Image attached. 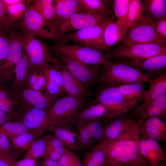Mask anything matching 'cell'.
I'll list each match as a JSON object with an SVG mask.
<instances>
[{
  "mask_svg": "<svg viewBox=\"0 0 166 166\" xmlns=\"http://www.w3.org/2000/svg\"><path fill=\"white\" fill-rule=\"evenodd\" d=\"M9 45L8 33L0 25V69L4 63L7 57Z\"/></svg>",
  "mask_w": 166,
  "mask_h": 166,
  "instance_id": "b9f144b4",
  "label": "cell"
},
{
  "mask_svg": "<svg viewBox=\"0 0 166 166\" xmlns=\"http://www.w3.org/2000/svg\"><path fill=\"white\" fill-rule=\"evenodd\" d=\"M60 165L58 161L48 158H43L41 162V166H58Z\"/></svg>",
  "mask_w": 166,
  "mask_h": 166,
  "instance_id": "f907efd6",
  "label": "cell"
},
{
  "mask_svg": "<svg viewBox=\"0 0 166 166\" xmlns=\"http://www.w3.org/2000/svg\"><path fill=\"white\" fill-rule=\"evenodd\" d=\"M14 95L21 107L35 108L47 111L55 101L61 97L27 89Z\"/></svg>",
  "mask_w": 166,
  "mask_h": 166,
  "instance_id": "9a60e30c",
  "label": "cell"
},
{
  "mask_svg": "<svg viewBox=\"0 0 166 166\" xmlns=\"http://www.w3.org/2000/svg\"><path fill=\"white\" fill-rule=\"evenodd\" d=\"M54 0H30L32 7L53 24L54 22Z\"/></svg>",
  "mask_w": 166,
  "mask_h": 166,
  "instance_id": "d590c367",
  "label": "cell"
},
{
  "mask_svg": "<svg viewBox=\"0 0 166 166\" xmlns=\"http://www.w3.org/2000/svg\"><path fill=\"white\" fill-rule=\"evenodd\" d=\"M9 45L5 62L0 69V86L8 88L13 79L14 69L24 51V38L21 32L12 27L7 30Z\"/></svg>",
  "mask_w": 166,
  "mask_h": 166,
  "instance_id": "8992f818",
  "label": "cell"
},
{
  "mask_svg": "<svg viewBox=\"0 0 166 166\" xmlns=\"http://www.w3.org/2000/svg\"><path fill=\"white\" fill-rule=\"evenodd\" d=\"M149 88L143 102L139 107H142L160 96L166 94V70L149 82Z\"/></svg>",
  "mask_w": 166,
  "mask_h": 166,
  "instance_id": "f1b7e54d",
  "label": "cell"
},
{
  "mask_svg": "<svg viewBox=\"0 0 166 166\" xmlns=\"http://www.w3.org/2000/svg\"><path fill=\"white\" fill-rule=\"evenodd\" d=\"M111 14H88L75 13L56 27L62 35L71 32L94 26L108 20Z\"/></svg>",
  "mask_w": 166,
  "mask_h": 166,
  "instance_id": "4fadbf2b",
  "label": "cell"
},
{
  "mask_svg": "<svg viewBox=\"0 0 166 166\" xmlns=\"http://www.w3.org/2000/svg\"><path fill=\"white\" fill-rule=\"evenodd\" d=\"M61 166L60 165H59V166Z\"/></svg>",
  "mask_w": 166,
  "mask_h": 166,
  "instance_id": "680465c9",
  "label": "cell"
},
{
  "mask_svg": "<svg viewBox=\"0 0 166 166\" xmlns=\"http://www.w3.org/2000/svg\"><path fill=\"white\" fill-rule=\"evenodd\" d=\"M27 1V0H22L20 2L7 7L6 13L8 21L7 30L14 23L23 18L26 11Z\"/></svg>",
  "mask_w": 166,
  "mask_h": 166,
  "instance_id": "e575fe53",
  "label": "cell"
},
{
  "mask_svg": "<svg viewBox=\"0 0 166 166\" xmlns=\"http://www.w3.org/2000/svg\"><path fill=\"white\" fill-rule=\"evenodd\" d=\"M144 84L134 82L117 86L125 99L139 103L144 100L147 93Z\"/></svg>",
  "mask_w": 166,
  "mask_h": 166,
  "instance_id": "f546056e",
  "label": "cell"
},
{
  "mask_svg": "<svg viewBox=\"0 0 166 166\" xmlns=\"http://www.w3.org/2000/svg\"><path fill=\"white\" fill-rule=\"evenodd\" d=\"M85 103L83 98L68 95L59 97L48 111L50 121L49 128L74 125L75 117Z\"/></svg>",
  "mask_w": 166,
  "mask_h": 166,
  "instance_id": "277c9868",
  "label": "cell"
},
{
  "mask_svg": "<svg viewBox=\"0 0 166 166\" xmlns=\"http://www.w3.org/2000/svg\"><path fill=\"white\" fill-rule=\"evenodd\" d=\"M140 138L157 141L166 140V123L158 117L143 120L140 130Z\"/></svg>",
  "mask_w": 166,
  "mask_h": 166,
  "instance_id": "7402d4cb",
  "label": "cell"
},
{
  "mask_svg": "<svg viewBox=\"0 0 166 166\" xmlns=\"http://www.w3.org/2000/svg\"><path fill=\"white\" fill-rule=\"evenodd\" d=\"M152 22L158 36L166 41V17L160 20H156L152 18Z\"/></svg>",
  "mask_w": 166,
  "mask_h": 166,
  "instance_id": "ee69618b",
  "label": "cell"
},
{
  "mask_svg": "<svg viewBox=\"0 0 166 166\" xmlns=\"http://www.w3.org/2000/svg\"><path fill=\"white\" fill-rule=\"evenodd\" d=\"M48 135L35 140L27 149L25 158L36 160L42 157L45 152Z\"/></svg>",
  "mask_w": 166,
  "mask_h": 166,
  "instance_id": "ab89813d",
  "label": "cell"
},
{
  "mask_svg": "<svg viewBox=\"0 0 166 166\" xmlns=\"http://www.w3.org/2000/svg\"><path fill=\"white\" fill-rule=\"evenodd\" d=\"M53 53L71 73L85 85L91 84L95 80L99 72L98 65H88L62 54Z\"/></svg>",
  "mask_w": 166,
  "mask_h": 166,
  "instance_id": "5bb4252c",
  "label": "cell"
},
{
  "mask_svg": "<svg viewBox=\"0 0 166 166\" xmlns=\"http://www.w3.org/2000/svg\"><path fill=\"white\" fill-rule=\"evenodd\" d=\"M64 146L62 142L54 135H48L44 153Z\"/></svg>",
  "mask_w": 166,
  "mask_h": 166,
  "instance_id": "f6af8a7d",
  "label": "cell"
},
{
  "mask_svg": "<svg viewBox=\"0 0 166 166\" xmlns=\"http://www.w3.org/2000/svg\"><path fill=\"white\" fill-rule=\"evenodd\" d=\"M116 17L113 15L106 21L97 25L67 33L63 35L65 40L78 44L105 51L103 34L107 26L114 21Z\"/></svg>",
  "mask_w": 166,
  "mask_h": 166,
  "instance_id": "9c48e42d",
  "label": "cell"
},
{
  "mask_svg": "<svg viewBox=\"0 0 166 166\" xmlns=\"http://www.w3.org/2000/svg\"><path fill=\"white\" fill-rule=\"evenodd\" d=\"M127 31V26L119 19L108 24L105 29L103 34L105 51L110 54V47L121 41Z\"/></svg>",
  "mask_w": 166,
  "mask_h": 166,
  "instance_id": "484cf974",
  "label": "cell"
},
{
  "mask_svg": "<svg viewBox=\"0 0 166 166\" xmlns=\"http://www.w3.org/2000/svg\"><path fill=\"white\" fill-rule=\"evenodd\" d=\"M30 132H31L24 125L17 121L8 122L0 126V133L3 134L9 140Z\"/></svg>",
  "mask_w": 166,
  "mask_h": 166,
  "instance_id": "8d00e7d4",
  "label": "cell"
},
{
  "mask_svg": "<svg viewBox=\"0 0 166 166\" xmlns=\"http://www.w3.org/2000/svg\"><path fill=\"white\" fill-rule=\"evenodd\" d=\"M143 120L113 140L101 142L105 150L107 166H146L148 164L141 155L139 142Z\"/></svg>",
  "mask_w": 166,
  "mask_h": 166,
  "instance_id": "6da1fadb",
  "label": "cell"
},
{
  "mask_svg": "<svg viewBox=\"0 0 166 166\" xmlns=\"http://www.w3.org/2000/svg\"><path fill=\"white\" fill-rule=\"evenodd\" d=\"M22 0H2L3 3L6 8L11 5L16 3H18L21 1Z\"/></svg>",
  "mask_w": 166,
  "mask_h": 166,
  "instance_id": "db71d44e",
  "label": "cell"
},
{
  "mask_svg": "<svg viewBox=\"0 0 166 166\" xmlns=\"http://www.w3.org/2000/svg\"><path fill=\"white\" fill-rule=\"evenodd\" d=\"M103 64V69L98 80L111 85L118 86L134 82H149L154 77L122 61H113L108 59Z\"/></svg>",
  "mask_w": 166,
  "mask_h": 166,
  "instance_id": "3957f363",
  "label": "cell"
},
{
  "mask_svg": "<svg viewBox=\"0 0 166 166\" xmlns=\"http://www.w3.org/2000/svg\"><path fill=\"white\" fill-rule=\"evenodd\" d=\"M139 144L140 153L148 164H157L165 159V153L157 141L140 138Z\"/></svg>",
  "mask_w": 166,
  "mask_h": 166,
  "instance_id": "603a6c76",
  "label": "cell"
},
{
  "mask_svg": "<svg viewBox=\"0 0 166 166\" xmlns=\"http://www.w3.org/2000/svg\"><path fill=\"white\" fill-rule=\"evenodd\" d=\"M8 158H11V157L8 155H7L4 154L0 152V160Z\"/></svg>",
  "mask_w": 166,
  "mask_h": 166,
  "instance_id": "11a10c76",
  "label": "cell"
},
{
  "mask_svg": "<svg viewBox=\"0 0 166 166\" xmlns=\"http://www.w3.org/2000/svg\"><path fill=\"white\" fill-rule=\"evenodd\" d=\"M15 160L11 158L0 160V166H14Z\"/></svg>",
  "mask_w": 166,
  "mask_h": 166,
  "instance_id": "816d5d0a",
  "label": "cell"
},
{
  "mask_svg": "<svg viewBox=\"0 0 166 166\" xmlns=\"http://www.w3.org/2000/svg\"><path fill=\"white\" fill-rule=\"evenodd\" d=\"M64 145L69 149L73 151L80 149L81 142L77 132L75 131L71 126L67 125L55 126L49 128Z\"/></svg>",
  "mask_w": 166,
  "mask_h": 166,
  "instance_id": "4316f807",
  "label": "cell"
},
{
  "mask_svg": "<svg viewBox=\"0 0 166 166\" xmlns=\"http://www.w3.org/2000/svg\"><path fill=\"white\" fill-rule=\"evenodd\" d=\"M132 116L142 120L158 117L162 120L166 117V94L162 95L142 107H136Z\"/></svg>",
  "mask_w": 166,
  "mask_h": 166,
  "instance_id": "ffe728a7",
  "label": "cell"
},
{
  "mask_svg": "<svg viewBox=\"0 0 166 166\" xmlns=\"http://www.w3.org/2000/svg\"><path fill=\"white\" fill-rule=\"evenodd\" d=\"M29 57L24 50L21 59L14 69V77L8 89L15 95L25 89L31 72Z\"/></svg>",
  "mask_w": 166,
  "mask_h": 166,
  "instance_id": "ac0fdd59",
  "label": "cell"
},
{
  "mask_svg": "<svg viewBox=\"0 0 166 166\" xmlns=\"http://www.w3.org/2000/svg\"><path fill=\"white\" fill-rule=\"evenodd\" d=\"M48 46L50 51L62 54L90 66L103 64L111 57L109 54L100 50L78 44L57 42Z\"/></svg>",
  "mask_w": 166,
  "mask_h": 166,
  "instance_id": "5b68a950",
  "label": "cell"
},
{
  "mask_svg": "<svg viewBox=\"0 0 166 166\" xmlns=\"http://www.w3.org/2000/svg\"><path fill=\"white\" fill-rule=\"evenodd\" d=\"M77 166H83L81 164L78 165Z\"/></svg>",
  "mask_w": 166,
  "mask_h": 166,
  "instance_id": "6f0895ef",
  "label": "cell"
},
{
  "mask_svg": "<svg viewBox=\"0 0 166 166\" xmlns=\"http://www.w3.org/2000/svg\"><path fill=\"white\" fill-rule=\"evenodd\" d=\"M84 13L88 14H111L110 9L99 0H79Z\"/></svg>",
  "mask_w": 166,
  "mask_h": 166,
  "instance_id": "74e56055",
  "label": "cell"
},
{
  "mask_svg": "<svg viewBox=\"0 0 166 166\" xmlns=\"http://www.w3.org/2000/svg\"><path fill=\"white\" fill-rule=\"evenodd\" d=\"M95 102L94 104L80 110L77 114L74 125L83 124L103 117H115L113 113L102 104Z\"/></svg>",
  "mask_w": 166,
  "mask_h": 166,
  "instance_id": "83f0119b",
  "label": "cell"
},
{
  "mask_svg": "<svg viewBox=\"0 0 166 166\" xmlns=\"http://www.w3.org/2000/svg\"><path fill=\"white\" fill-rule=\"evenodd\" d=\"M81 164L77 156L64 166H77Z\"/></svg>",
  "mask_w": 166,
  "mask_h": 166,
  "instance_id": "f5cc1de1",
  "label": "cell"
},
{
  "mask_svg": "<svg viewBox=\"0 0 166 166\" xmlns=\"http://www.w3.org/2000/svg\"><path fill=\"white\" fill-rule=\"evenodd\" d=\"M143 13L141 0H131L128 15V30H130L144 21V15Z\"/></svg>",
  "mask_w": 166,
  "mask_h": 166,
  "instance_id": "d6a6232c",
  "label": "cell"
},
{
  "mask_svg": "<svg viewBox=\"0 0 166 166\" xmlns=\"http://www.w3.org/2000/svg\"><path fill=\"white\" fill-rule=\"evenodd\" d=\"M56 68L62 74L64 87L68 95L84 98L87 91L86 85L74 77L61 62Z\"/></svg>",
  "mask_w": 166,
  "mask_h": 166,
  "instance_id": "d4e9b609",
  "label": "cell"
},
{
  "mask_svg": "<svg viewBox=\"0 0 166 166\" xmlns=\"http://www.w3.org/2000/svg\"><path fill=\"white\" fill-rule=\"evenodd\" d=\"M166 53V46L155 44H137L123 48H115L110 58L118 61H142L149 57Z\"/></svg>",
  "mask_w": 166,
  "mask_h": 166,
  "instance_id": "8fae6325",
  "label": "cell"
},
{
  "mask_svg": "<svg viewBox=\"0 0 166 166\" xmlns=\"http://www.w3.org/2000/svg\"><path fill=\"white\" fill-rule=\"evenodd\" d=\"M41 67L46 81L44 93L61 97L67 94L64 87L61 72L50 64L45 63Z\"/></svg>",
  "mask_w": 166,
  "mask_h": 166,
  "instance_id": "d6986e66",
  "label": "cell"
},
{
  "mask_svg": "<svg viewBox=\"0 0 166 166\" xmlns=\"http://www.w3.org/2000/svg\"><path fill=\"white\" fill-rule=\"evenodd\" d=\"M105 166H107V165Z\"/></svg>",
  "mask_w": 166,
  "mask_h": 166,
  "instance_id": "91938a15",
  "label": "cell"
},
{
  "mask_svg": "<svg viewBox=\"0 0 166 166\" xmlns=\"http://www.w3.org/2000/svg\"><path fill=\"white\" fill-rule=\"evenodd\" d=\"M14 149H15L12 146L9 139L3 134L0 133V152L15 160L18 157L19 154Z\"/></svg>",
  "mask_w": 166,
  "mask_h": 166,
  "instance_id": "7bdbcfd3",
  "label": "cell"
},
{
  "mask_svg": "<svg viewBox=\"0 0 166 166\" xmlns=\"http://www.w3.org/2000/svg\"><path fill=\"white\" fill-rule=\"evenodd\" d=\"M145 15L156 20L166 17V0L141 1Z\"/></svg>",
  "mask_w": 166,
  "mask_h": 166,
  "instance_id": "4dcf8cb0",
  "label": "cell"
},
{
  "mask_svg": "<svg viewBox=\"0 0 166 166\" xmlns=\"http://www.w3.org/2000/svg\"><path fill=\"white\" fill-rule=\"evenodd\" d=\"M144 15V21L129 30L116 48H126L137 44H155L166 46V41L161 38L156 32L152 18Z\"/></svg>",
  "mask_w": 166,
  "mask_h": 166,
  "instance_id": "52a82bcc",
  "label": "cell"
},
{
  "mask_svg": "<svg viewBox=\"0 0 166 166\" xmlns=\"http://www.w3.org/2000/svg\"><path fill=\"white\" fill-rule=\"evenodd\" d=\"M30 0H27L26 9L23 18L10 27L17 28L21 32L51 40L56 42L67 43L53 24L44 18L32 6Z\"/></svg>",
  "mask_w": 166,
  "mask_h": 166,
  "instance_id": "7a4b0ae2",
  "label": "cell"
},
{
  "mask_svg": "<svg viewBox=\"0 0 166 166\" xmlns=\"http://www.w3.org/2000/svg\"><path fill=\"white\" fill-rule=\"evenodd\" d=\"M109 121L103 126V140H113L119 137L138 121L131 117L121 115Z\"/></svg>",
  "mask_w": 166,
  "mask_h": 166,
  "instance_id": "44dd1931",
  "label": "cell"
},
{
  "mask_svg": "<svg viewBox=\"0 0 166 166\" xmlns=\"http://www.w3.org/2000/svg\"><path fill=\"white\" fill-rule=\"evenodd\" d=\"M46 81L41 67L31 69L28 83L25 89L43 93L45 92Z\"/></svg>",
  "mask_w": 166,
  "mask_h": 166,
  "instance_id": "836d02e7",
  "label": "cell"
},
{
  "mask_svg": "<svg viewBox=\"0 0 166 166\" xmlns=\"http://www.w3.org/2000/svg\"><path fill=\"white\" fill-rule=\"evenodd\" d=\"M66 147L64 146L45 153L43 158H48L58 161L63 154Z\"/></svg>",
  "mask_w": 166,
  "mask_h": 166,
  "instance_id": "bcb514c9",
  "label": "cell"
},
{
  "mask_svg": "<svg viewBox=\"0 0 166 166\" xmlns=\"http://www.w3.org/2000/svg\"><path fill=\"white\" fill-rule=\"evenodd\" d=\"M146 166H166V164L165 163H162V162H161L159 164L155 165L148 164Z\"/></svg>",
  "mask_w": 166,
  "mask_h": 166,
  "instance_id": "9f6ffc18",
  "label": "cell"
},
{
  "mask_svg": "<svg viewBox=\"0 0 166 166\" xmlns=\"http://www.w3.org/2000/svg\"><path fill=\"white\" fill-rule=\"evenodd\" d=\"M85 155L83 166H105L106 156L105 149L101 141L93 146Z\"/></svg>",
  "mask_w": 166,
  "mask_h": 166,
  "instance_id": "1f68e13d",
  "label": "cell"
},
{
  "mask_svg": "<svg viewBox=\"0 0 166 166\" xmlns=\"http://www.w3.org/2000/svg\"><path fill=\"white\" fill-rule=\"evenodd\" d=\"M6 9L2 0H0V25L3 26L6 31L7 29L8 22Z\"/></svg>",
  "mask_w": 166,
  "mask_h": 166,
  "instance_id": "c3c4849f",
  "label": "cell"
},
{
  "mask_svg": "<svg viewBox=\"0 0 166 166\" xmlns=\"http://www.w3.org/2000/svg\"><path fill=\"white\" fill-rule=\"evenodd\" d=\"M131 0L113 1V7L116 17L120 19L127 27L128 15Z\"/></svg>",
  "mask_w": 166,
  "mask_h": 166,
  "instance_id": "60d3db41",
  "label": "cell"
},
{
  "mask_svg": "<svg viewBox=\"0 0 166 166\" xmlns=\"http://www.w3.org/2000/svg\"><path fill=\"white\" fill-rule=\"evenodd\" d=\"M76 156V155L66 147L63 154L58 161L61 166H64Z\"/></svg>",
  "mask_w": 166,
  "mask_h": 166,
  "instance_id": "7dc6e473",
  "label": "cell"
},
{
  "mask_svg": "<svg viewBox=\"0 0 166 166\" xmlns=\"http://www.w3.org/2000/svg\"><path fill=\"white\" fill-rule=\"evenodd\" d=\"M21 32L24 38V50L29 57L31 70L45 63L55 67L60 63V61L51 53L49 46L43 42L33 35Z\"/></svg>",
  "mask_w": 166,
  "mask_h": 166,
  "instance_id": "ba28073f",
  "label": "cell"
},
{
  "mask_svg": "<svg viewBox=\"0 0 166 166\" xmlns=\"http://www.w3.org/2000/svg\"><path fill=\"white\" fill-rule=\"evenodd\" d=\"M96 102L105 105L115 117L125 115L138 105L139 102L125 99L117 86L102 89L97 93Z\"/></svg>",
  "mask_w": 166,
  "mask_h": 166,
  "instance_id": "30bf717a",
  "label": "cell"
},
{
  "mask_svg": "<svg viewBox=\"0 0 166 166\" xmlns=\"http://www.w3.org/2000/svg\"><path fill=\"white\" fill-rule=\"evenodd\" d=\"M53 5L55 28L75 13L84 14L79 0H55Z\"/></svg>",
  "mask_w": 166,
  "mask_h": 166,
  "instance_id": "cb8c5ba5",
  "label": "cell"
},
{
  "mask_svg": "<svg viewBox=\"0 0 166 166\" xmlns=\"http://www.w3.org/2000/svg\"><path fill=\"white\" fill-rule=\"evenodd\" d=\"M14 121L23 124L30 132L41 135L49 129L50 123L48 111L21 106L14 115Z\"/></svg>",
  "mask_w": 166,
  "mask_h": 166,
  "instance_id": "7c38bea8",
  "label": "cell"
},
{
  "mask_svg": "<svg viewBox=\"0 0 166 166\" xmlns=\"http://www.w3.org/2000/svg\"><path fill=\"white\" fill-rule=\"evenodd\" d=\"M121 61L155 77L164 71L163 70H165L166 67V53L149 57L141 61L130 60Z\"/></svg>",
  "mask_w": 166,
  "mask_h": 166,
  "instance_id": "e0dca14e",
  "label": "cell"
},
{
  "mask_svg": "<svg viewBox=\"0 0 166 166\" xmlns=\"http://www.w3.org/2000/svg\"><path fill=\"white\" fill-rule=\"evenodd\" d=\"M42 136L39 134L30 132L22 134L9 141L15 150L25 151L27 150L32 144Z\"/></svg>",
  "mask_w": 166,
  "mask_h": 166,
  "instance_id": "f35d334b",
  "label": "cell"
},
{
  "mask_svg": "<svg viewBox=\"0 0 166 166\" xmlns=\"http://www.w3.org/2000/svg\"><path fill=\"white\" fill-rule=\"evenodd\" d=\"M37 160L29 158H24L19 160H15L14 166H38Z\"/></svg>",
  "mask_w": 166,
  "mask_h": 166,
  "instance_id": "681fc988",
  "label": "cell"
},
{
  "mask_svg": "<svg viewBox=\"0 0 166 166\" xmlns=\"http://www.w3.org/2000/svg\"><path fill=\"white\" fill-rule=\"evenodd\" d=\"M102 118L74 125L81 140L80 149L88 148L103 140V126Z\"/></svg>",
  "mask_w": 166,
  "mask_h": 166,
  "instance_id": "2e32d148",
  "label": "cell"
}]
</instances>
